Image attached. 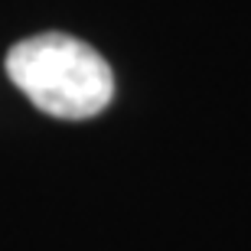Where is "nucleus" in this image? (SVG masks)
<instances>
[{
    "label": "nucleus",
    "mask_w": 251,
    "mask_h": 251,
    "mask_svg": "<svg viewBox=\"0 0 251 251\" xmlns=\"http://www.w3.org/2000/svg\"><path fill=\"white\" fill-rule=\"evenodd\" d=\"M7 75L39 111L62 121L101 114L114 98L111 65L65 33H39L7 52Z\"/></svg>",
    "instance_id": "obj_1"
}]
</instances>
